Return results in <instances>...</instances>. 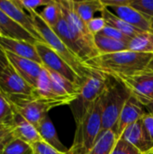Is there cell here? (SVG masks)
Wrapping results in <instances>:
<instances>
[{"instance_id": "6da1fadb", "label": "cell", "mask_w": 153, "mask_h": 154, "mask_svg": "<svg viewBox=\"0 0 153 154\" xmlns=\"http://www.w3.org/2000/svg\"><path fill=\"white\" fill-rule=\"evenodd\" d=\"M153 60L151 53L124 51L109 54H99L86 61L87 67L110 77L129 76L149 69Z\"/></svg>"}, {"instance_id": "7a4b0ae2", "label": "cell", "mask_w": 153, "mask_h": 154, "mask_svg": "<svg viewBox=\"0 0 153 154\" xmlns=\"http://www.w3.org/2000/svg\"><path fill=\"white\" fill-rule=\"evenodd\" d=\"M76 125L73 144L69 148V154H87L102 132L101 97L87 109Z\"/></svg>"}, {"instance_id": "3957f363", "label": "cell", "mask_w": 153, "mask_h": 154, "mask_svg": "<svg viewBox=\"0 0 153 154\" xmlns=\"http://www.w3.org/2000/svg\"><path fill=\"white\" fill-rule=\"evenodd\" d=\"M12 105L13 109L19 113L23 118L33 125L35 127L41 123V121L48 116L50 109L65 106L71 105L77 97H67L56 99H48L35 96H5Z\"/></svg>"}, {"instance_id": "277c9868", "label": "cell", "mask_w": 153, "mask_h": 154, "mask_svg": "<svg viewBox=\"0 0 153 154\" xmlns=\"http://www.w3.org/2000/svg\"><path fill=\"white\" fill-rule=\"evenodd\" d=\"M131 97L126 88L117 79L108 76V82L102 98V131H115L120 114Z\"/></svg>"}, {"instance_id": "5b68a950", "label": "cell", "mask_w": 153, "mask_h": 154, "mask_svg": "<svg viewBox=\"0 0 153 154\" xmlns=\"http://www.w3.org/2000/svg\"><path fill=\"white\" fill-rule=\"evenodd\" d=\"M34 25L41 36L44 43L56 51L84 80L92 73V69L87 67L86 63L82 61L77 55H75L60 40L51 27H50L41 17L40 14L36 11L29 12Z\"/></svg>"}, {"instance_id": "8992f818", "label": "cell", "mask_w": 153, "mask_h": 154, "mask_svg": "<svg viewBox=\"0 0 153 154\" xmlns=\"http://www.w3.org/2000/svg\"><path fill=\"white\" fill-rule=\"evenodd\" d=\"M108 82V76L98 70L92 69V73L86 79L75 101L72 102L71 111L78 123L87 109L101 97Z\"/></svg>"}, {"instance_id": "52a82bcc", "label": "cell", "mask_w": 153, "mask_h": 154, "mask_svg": "<svg viewBox=\"0 0 153 154\" xmlns=\"http://www.w3.org/2000/svg\"><path fill=\"white\" fill-rule=\"evenodd\" d=\"M52 29L60 38V40L66 44V46L82 61L86 62L88 60L99 55L96 45L78 35L71 29L62 15L56 26Z\"/></svg>"}, {"instance_id": "ba28073f", "label": "cell", "mask_w": 153, "mask_h": 154, "mask_svg": "<svg viewBox=\"0 0 153 154\" xmlns=\"http://www.w3.org/2000/svg\"><path fill=\"white\" fill-rule=\"evenodd\" d=\"M129 91L131 97L145 107L153 103V70L147 69L129 76L113 77Z\"/></svg>"}, {"instance_id": "9c48e42d", "label": "cell", "mask_w": 153, "mask_h": 154, "mask_svg": "<svg viewBox=\"0 0 153 154\" xmlns=\"http://www.w3.org/2000/svg\"><path fill=\"white\" fill-rule=\"evenodd\" d=\"M35 47L44 68L62 76L78 87L82 86L86 79L84 80L56 51L42 42H36Z\"/></svg>"}, {"instance_id": "30bf717a", "label": "cell", "mask_w": 153, "mask_h": 154, "mask_svg": "<svg viewBox=\"0 0 153 154\" xmlns=\"http://www.w3.org/2000/svg\"><path fill=\"white\" fill-rule=\"evenodd\" d=\"M34 89L11 65L0 74V91L5 96H32Z\"/></svg>"}, {"instance_id": "8fae6325", "label": "cell", "mask_w": 153, "mask_h": 154, "mask_svg": "<svg viewBox=\"0 0 153 154\" xmlns=\"http://www.w3.org/2000/svg\"><path fill=\"white\" fill-rule=\"evenodd\" d=\"M9 64L13 69L32 88H36L38 79L42 71L43 66L29 59L22 58L9 51H5Z\"/></svg>"}, {"instance_id": "7c38bea8", "label": "cell", "mask_w": 153, "mask_h": 154, "mask_svg": "<svg viewBox=\"0 0 153 154\" xmlns=\"http://www.w3.org/2000/svg\"><path fill=\"white\" fill-rule=\"evenodd\" d=\"M0 9H2L29 33H31L38 42L44 43L41 36L34 25L31 15L26 14L25 10L18 4L17 0H0Z\"/></svg>"}, {"instance_id": "4fadbf2b", "label": "cell", "mask_w": 153, "mask_h": 154, "mask_svg": "<svg viewBox=\"0 0 153 154\" xmlns=\"http://www.w3.org/2000/svg\"><path fill=\"white\" fill-rule=\"evenodd\" d=\"M145 108L146 107L138 102L134 97H131L128 99L120 114L115 131L117 138L122 136L123 133L129 125L142 120V118L147 114Z\"/></svg>"}, {"instance_id": "5bb4252c", "label": "cell", "mask_w": 153, "mask_h": 154, "mask_svg": "<svg viewBox=\"0 0 153 154\" xmlns=\"http://www.w3.org/2000/svg\"><path fill=\"white\" fill-rule=\"evenodd\" d=\"M121 137L133 144L143 154H151L153 152V142L141 121L129 125Z\"/></svg>"}, {"instance_id": "9a60e30c", "label": "cell", "mask_w": 153, "mask_h": 154, "mask_svg": "<svg viewBox=\"0 0 153 154\" xmlns=\"http://www.w3.org/2000/svg\"><path fill=\"white\" fill-rule=\"evenodd\" d=\"M59 3L61 8L62 16L65 18L71 29L78 35L95 45L94 35L88 30L87 23H85L74 11L72 6V0H59Z\"/></svg>"}, {"instance_id": "2e32d148", "label": "cell", "mask_w": 153, "mask_h": 154, "mask_svg": "<svg viewBox=\"0 0 153 154\" xmlns=\"http://www.w3.org/2000/svg\"><path fill=\"white\" fill-rule=\"evenodd\" d=\"M0 47L4 51H9L22 58L29 59L42 65L41 58L36 51L35 44L33 43L5 36H0Z\"/></svg>"}, {"instance_id": "e0dca14e", "label": "cell", "mask_w": 153, "mask_h": 154, "mask_svg": "<svg viewBox=\"0 0 153 154\" xmlns=\"http://www.w3.org/2000/svg\"><path fill=\"white\" fill-rule=\"evenodd\" d=\"M107 9L132 26L142 32H151V19L141 14L130 5L108 7Z\"/></svg>"}, {"instance_id": "ac0fdd59", "label": "cell", "mask_w": 153, "mask_h": 154, "mask_svg": "<svg viewBox=\"0 0 153 154\" xmlns=\"http://www.w3.org/2000/svg\"><path fill=\"white\" fill-rule=\"evenodd\" d=\"M0 30L5 37L25 41L33 44L38 42L31 33L14 22L2 9H0Z\"/></svg>"}, {"instance_id": "d6986e66", "label": "cell", "mask_w": 153, "mask_h": 154, "mask_svg": "<svg viewBox=\"0 0 153 154\" xmlns=\"http://www.w3.org/2000/svg\"><path fill=\"white\" fill-rule=\"evenodd\" d=\"M13 122L14 137L21 139L31 145L41 140L36 127L14 110L13 115Z\"/></svg>"}, {"instance_id": "ffe728a7", "label": "cell", "mask_w": 153, "mask_h": 154, "mask_svg": "<svg viewBox=\"0 0 153 154\" xmlns=\"http://www.w3.org/2000/svg\"><path fill=\"white\" fill-rule=\"evenodd\" d=\"M36 129L42 141L50 144L51 147H53L55 150H57L60 153H69V149L65 147L64 144L60 142L58 136L56 128L49 116H46L41 121V123L36 126Z\"/></svg>"}, {"instance_id": "44dd1931", "label": "cell", "mask_w": 153, "mask_h": 154, "mask_svg": "<svg viewBox=\"0 0 153 154\" xmlns=\"http://www.w3.org/2000/svg\"><path fill=\"white\" fill-rule=\"evenodd\" d=\"M72 6L76 14L87 23L95 17L96 13L99 12L101 14L106 8L101 0H72Z\"/></svg>"}, {"instance_id": "7402d4cb", "label": "cell", "mask_w": 153, "mask_h": 154, "mask_svg": "<svg viewBox=\"0 0 153 154\" xmlns=\"http://www.w3.org/2000/svg\"><path fill=\"white\" fill-rule=\"evenodd\" d=\"M117 139L114 130L102 131L87 154H111Z\"/></svg>"}, {"instance_id": "603a6c76", "label": "cell", "mask_w": 153, "mask_h": 154, "mask_svg": "<svg viewBox=\"0 0 153 154\" xmlns=\"http://www.w3.org/2000/svg\"><path fill=\"white\" fill-rule=\"evenodd\" d=\"M95 45L99 54H109L128 50L127 43L97 33L94 36Z\"/></svg>"}, {"instance_id": "cb8c5ba5", "label": "cell", "mask_w": 153, "mask_h": 154, "mask_svg": "<svg viewBox=\"0 0 153 154\" xmlns=\"http://www.w3.org/2000/svg\"><path fill=\"white\" fill-rule=\"evenodd\" d=\"M101 16L106 20V25H109L111 27H114V28L119 30L120 32H122L123 33H124L125 35H127L131 38L134 37L135 35H137L138 33L142 32V31L132 26L131 24L127 23L123 19H121L117 15L113 14L111 11H109L107 8H104V10L101 12Z\"/></svg>"}, {"instance_id": "d4e9b609", "label": "cell", "mask_w": 153, "mask_h": 154, "mask_svg": "<svg viewBox=\"0 0 153 154\" xmlns=\"http://www.w3.org/2000/svg\"><path fill=\"white\" fill-rule=\"evenodd\" d=\"M127 46L128 50L132 51L153 54V33L151 32H142L131 38Z\"/></svg>"}, {"instance_id": "484cf974", "label": "cell", "mask_w": 153, "mask_h": 154, "mask_svg": "<svg viewBox=\"0 0 153 154\" xmlns=\"http://www.w3.org/2000/svg\"><path fill=\"white\" fill-rule=\"evenodd\" d=\"M39 14L42 20L51 28L56 26L62 15L60 3L57 0H52L51 3L44 6L43 10Z\"/></svg>"}, {"instance_id": "4316f807", "label": "cell", "mask_w": 153, "mask_h": 154, "mask_svg": "<svg viewBox=\"0 0 153 154\" xmlns=\"http://www.w3.org/2000/svg\"><path fill=\"white\" fill-rule=\"evenodd\" d=\"M32 145L28 143L14 137L5 147L2 154H32Z\"/></svg>"}, {"instance_id": "83f0119b", "label": "cell", "mask_w": 153, "mask_h": 154, "mask_svg": "<svg viewBox=\"0 0 153 154\" xmlns=\"http://www.w3.org/2000/svg\"><path fill=\"white\" fill-rule=\"evenodd\" d=\"M14 109L7 97L0 91V124L13 122Z\"/></svg>"}, {"instance_id": "f1b7e54d", "label": "cell", "mask_w": 153, "mask_h": 154, "mask_svg": "<svg viewBox=\"0 0 153 154\" xmlns=\"http://www.w3.org/2000/svg\"><path fill=\"white\" fill-rule=\"evenodd\" d=\"M111 154H143L133 144L123 139L118 138Z\"/></svg>"}, {"instance_id": "f546056e", "label": "cell", "mask_w": 153, "mask_h": 154, "mask_svg": "<svg viewBox=\"0 0 153 154\" xmlns=\"http://www.w3.org/2000/svg\"><path fill=\"white\" fill-rule=\"evenodd\" d=\"M130 5L150 19L153 16V0H132Z\"/></svg>"}, {"instance_id": "4dcf8cb0", "label": "cell", "mask_w": 153, "mask_h": 154, "mask_svg": "<svg viewBox=\"0 0 153 154\" xmlns=\"http://www.w3.org/2000/svg\"><path fill=\"white\" fill-rule=\"evenodd\" d=\"M100 33L105 36L110 37L112 39H115V40H117V41H120V42H123L125 43H128L131 40V37L125 35L119 30H117L114 27H111L109 25H106Z\"/></svg>"}, {"instance_id": "1f68e13d", "label": "cell", "mask_w": 153, "mask_h": 154, "mask_svg": "<svg viewBox=\"0 0 153 154\" xmlns=\"http://www.w3.org/2000/svg\"><path fill=\"white\" fill-rule=\"evenodd\" d=\"M52 0H17L18 4L28 13L36 11L40 6H46L51 3Z\"/></svg>"}, {"instance_id": "d6a6232c", "label": "cell", "mask_w": 153, "mask_h": 154, "mask_svg": "<svg viewBox=\"0 0 153 154\" xmlns=\"http://www.w3.org/2000/svg\"><path fill=\"white\" fill-rule=\"evenodd\" d=\"M32 148L33 152L36 154H62L42 140L32 144Z\"/></svg>"}, {"instance_id": "836d02e7", "label": "cell", "mask_w": 153, "mask_h": 154, "mask_svg": "<svg viewBox=\"0 0 153 154\" xmlns=\"http://www.w3.org/2000/svg\"><path fill=\"white\" fill-rule=\"evenodd\" d=\"M106 26V20L102 17V16H99V17H94L92 20H90L88 23H87V27H88V30L90 31V32L95 36L96 34L97 33H100L104 28Z\"/></svg>"}, {"instance_id": "e575fe53", "label": "cell", "mask_w": 153, "mask_h": 154, "mask_svg": "<svg viewBox=\"0 0 153 154\" xmlns=\"http://www.w3.org/2000/svg\"><path fill=\"white\" fill-rule=\"evenodd\" d=\"M145 131L153 142V115L147 113L141 120Z\"/></svg>"}, {"instance_id": "d590c367", "label": "cell", "mask_w": 153, "mask_h": 154, "mask_svg": "<svg viewBox=\"0 0 153 154\" xmlns=\"http://www.w3.org/2000/svg\"><path fill=\"white\" fill-rule=\"evenodd\" d=\"M105 7H114V6H122L131 5L132 0H101Z\"/></svg>"}, {"instance_id": "8d00e7d4", "label": "cell", "mask_w": 153, "mask_h": 154, "mask_svg": "<svg viewBox=\"0 0 153 154\" xmlns=\"http://www.w3.org/2000/svg\"><path fill=\"white\" fill-rule=\"evenodd\" d=\"M14 130V122L5 124L0 126V141L13 133Z\"/></svg>"}, {"instance_id": "74e56055", "label": "cell", "mask_w": 153, "mask_h": 154, "mask_svg": "<svg viewBox=\"0 0 153 154\" xmlns=\"http://www.w3.org/2000/svg\"><path fill=\"white\" fill-rule=\"evenodd\" d=\"M8 60L6 58V55L5 53V51L0 47V74L9 66Z\"/></svg>"}, {"instance_id": "f35d334b", "label": "cell", "mask_w": 153, "mask_h": 154, "mask_svg": "<svg viewBox=\"0 0 153 154\" xmlns=\"http://www.w3.org/2000/svg\"><path fill=\"white\" fill-rule=\"evenodd\" d=\"M13 131H14V130H13ZM13 138H14V134L12 133V134H10L9 135H7L6 137H5L4 139H2V140L0 141V154L3 153L5 145H6Z\"/></svg>"}, {"instance_id": "ab89813d", "label": "cell", "mask_w": 153, "mask_h": 154, "mask_svg": "<svg viewBox=\"0 0 153 154\" xmlns=\"http://www.w3.org/2000/svg\"><path fill=\"white\" fill-rule=\"evenodd\" d=\"M146 110L148 111V113H150V114L153 115V103L151 104V105H150V106H146Z\"/></svg>"}, {"instance_id": "60d3db41", "label": "cell", "mask_w": 153, "mask_h": 154, "mask_svg": "<svg viewBox=\"0 0 153 154\" xmlns=\"http://www.w3.org/2000/svg\"><path fill=\"white\" fill-rule=\"evenodd\" d=\"M151 32L153 33V16L151 18Z\"/></svg>"}, {"instance_id": "b9f144b4", "label": "cell", "mask_w": 153, "mask_h": 154, "mask_svg": "<svg viewBox=\"0 0 153 154\" xmlns=\"http://www.w3.org/2000/svg\"><path fill=\"white\" fill-rule=\"evenodd\" d=\"M149 69H152L153 70V60H152V61L151 62L150 66H149Z\"/></svg>"}, {"instance_id": "7bdbcfd3", "label": "cell", "mask_w": 153, "mask_h": 154, "mask_svg": "<svg viewBox=\"0 0 153 154\" xmlns=\"http://www.w3.org/2000/svg\"><path fill=\"white\" fill-rule=\"evenodd\" d=\"M0 36H3V33H2V32H1V30H0Z\"/></svg>"}, {"instance_id": "ee69618b", "label": "cell", "mask_w": 153, "mask_h": 154, "mask_svg": "<svg viewBox=\"0 0 153 154\" xmlns=\"http://www.w3.org/2000/svg\"><path fill=\"white\" fill-rule=\"evenodd\" d=\"M10 123H11V122H10ZM5 124H7V123H5ZM5 125V124H0V126H1V125Z\"/></svg>"}, {"instance_id": "f6af8a7d", "label": "cell", "mask_w": 153, "mask_h": 154, "mask_svg": "<svg viewBox=\"0 0 153 154\" xmlns=\"http://www.w3.org/2000/svg\"><path fill=\"white\" fill-rule=\"evenodd\" d=\"M32 154H36V153H34V152H33V153H32Z\"/></svg>"}, {"instance_id": "bcb514c9", "label": "cell", "mask_w": 153, "mask_h": 154, "mask_svg": "<svg viewBox=\"0 0 153 154\" xmlns=\"http://www.w3.org/2000/svg\"><path fill=\"white\" fill-rule=\"evenodd\" d=\"M151 154H153V152H152V153H151Z\"/></svg>"}]
</instances>
